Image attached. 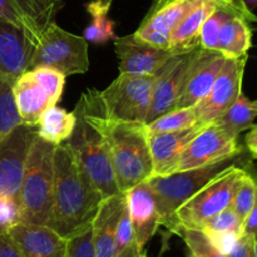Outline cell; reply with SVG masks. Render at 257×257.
<instances>
[{"label":"cell","mask_w":257,"mask_h":257,"mask_svg":"<svg viewBox=\"0 0 257 257\" xmlns=\"http://www.w3.org/2000/svg\"><path fill=\"white\" fill-rule=\"evenodd\" d=\"M75 108L107 142L120 192L125 193L152 176L150 136L145 123L125 122L108 117L97 89L83 93Z\"/></svg>","instance_id":"cell-1"},{"label":"cell","mask_w":257,"mask_h":257,"mask_svg":"<svg viewBox=\"0 0 257 257\" xmlns=\"http://www.w3.org/2000/svg\"><path fill=\"white\" fill-rule=\"evenodd\" d=\"M54 193L45 226L68 240L92 226L104 196L67 143L55 147Z\"/></svg>","instance_id":"cell-2"},{"label":"cell","mask_w":257,"mask_h":257,"mask_svg":"<svg viewBox=\"0 0 257 257\" xmlns=\"http://www.w3.org/2000/svg\"><path fill=\"white\" fill-rule=\"evenodd\" d=\"M57 146L35 135L25 163L18 200L22 222L45 226L54 193V152Z\"/></svg>","instance_id":"cell-3"},{"label":"cell","mask_w":257,"mask_h":257,"mask_svg":"<svg viewBox=\"0 0 257 257\" xmlns=\"http://www.w3.org/2000/svg\"><path fill=\"white\" fill-rule=\"evenodd\" d=\"M48 67L69 77L89 70L88 40L60 28L53 20L45 27L33 52L29 69Z\"/></svg>","instance_id":"cell-4"},{"label":"cell","mask_w":257,"mask_h":257,"mask_svg":"<svg viewBox=\"0 0 257 257\" xmlns=\"http://www.w3.org/2000/svg\"><path fill=\"white\" fill-rule=\"evenodd\" d=\"M227 163L228 161L207 167L178 171L172 175L148 178V186L155 196L160 215V225L165 226L170 232H172L176 227L175 215L178 208L218 172L227 167Z\"/></svg>","instance_id":"cell-5"},{"label":"cell","mask_w":257,"mask_h":257,"mask_svg":"<svg viewBox=\"0 0 257 257\" xmlns=\"http://www.w3.org/2000/svg\"><path fill=\"white\" fill-rule=\"evenodd\" d=\"M74 113L77 115L74 131L65 143L72 148L80 165L104 198L122 193L115 181L107 142L100 132L84 119L77 108Z\"/></svg>","instance_id":"cell-6"},{"label":"cell","mask_w":257,"mask_h":257,"mask_svg":"<svg viewBox=\"0 0 257 257\" xmlns=\"http://www.w3.org/2000/svg\"><path fill=\"white\" fill-rule=\"evenodd\" d=\"M245 172V170L236 166L223 168L178 208L175 215L176 226L201 230L206 221L230 207L238 182Z\"/></svg>","instance_id":"cell-7"},{"label":"cell","mask_w":257,"mask_h":257,"mask_svg":"<svg viewBox=\"0 0 257 257\" xmlns=\"http://www.w3.org/2000/svg\"><path fill=\"white\" fill-rule=\"evenodd\" d=\"M158 73L152 75L119 74L110 85L99 92L105 114L113 119L146 124Z\"/></svg>","instance_id":"cell-8"},{"label":"cell","mask_w":257,"mask_h":257,"mask_svg":"<svg viewBox=\"0 0 257 257\" xmlns=\"http://www.w3.org/2000/svg\"><path fill=\"white\" fill-rule=\"evenodd\" d=\"M201 52L202 48L198 47L185 54L175 55L163 65L153 85L147 123L165 113L176 109L178 99L185 89L191 72L200 58Z\"/></svg>","instance_id":"cell-9"},{"label":"cell","mask_w":257,"mask_h":257,"mask_svg":"<svg viewBox=\"0 0 257 257\" xmlns=\"http://www.w3.org/2000/svg\"><path fill=\"white\" fill-rule=\"evenodd\" d=\"M247 57L226 58L210 93L193 107L197 125L205 127L222 115L242 93V80Z\"/></svg>","instance_id":"cell-10"},{"label":"cell","mask_w":257,"mask_h":257,"mask_svg":"<svg viewBox=\"0 0 257 257\" xmlns=\"http://www.w3.org/2000/svg\"><path fill=\"white\" fill-rule=\"evenodd\" d=\"M241 152L237 138L231 137L217 125H205L192 138L181 156L178 171L202 168L207 166L227 162Z\"/></svg>","instance_id":"cell-11"},{"label":"cell","mask_w":257,"mask_h":257,"mask_svg":"<svg viewBox=\"0 0 257 257\" xmlns=\"http://www.w3.org/2000/svg\"><path fill=\"white\" fill-rule=\"evenodd\" d=\"M37 127L20 124L0 142V196L18 197Z\"/></svg>","instance_id":"cell-12"},{"label":"cell","mask_w":257,"mask_h":257,"mask_svg":"<svg viewBox=\"0 0 257 257\" xmlns=\"http://www.w3.org/2000/svg\"><path fill=\"white\" fill-rule=\"evenodd\" d=\"M115 54L119 58V74L152 75L160 72L172 57L171 50L160 49L141 43L133 35L114 39Z\"/></svg>","instance_id":"cell-13"},{"label":"cell","mask_w":257,"mask_h":257,"mask_svg":"<svg viewBox=\"0 0 257 257\" xmlns=\"http://www.w3.org/2000/svg\"><path fill=\"white\" fill-rule=\"evenodd\" d=\"M34 48L24 30L0 17V77L15 80L29 69Z\"/></svg>","instance_id":"cell-14"},{"label":"cell","mask_w":257,"mask_h":257,"mask_svg":"<svg viewBox=\"0 0 257 257\" xmlns=\"http://www.w3.org/2000/svg\"><path fill=\"white\" fill-rule=\"evenodd\" d=\"M202 128L200 125H195L176 132L150 135L148 143L152 158L151 177H161L177 172L183 151Z\"/></svg>","instance_id":"cell-15"},{"label":"cell","mask_w":257,"mask_h":257,"mask_svg":"<svg viewBox=\"0 0 257 257\" xmlns=\"http://www.w3.org/2000/svg\"><path fill=\"white\" fill-rule=\"evenodd\" d=\"M23 257H64L67 240L43 225L18 223L7 231Z\"/></svg>","instance_id":"cell-16"},{"label":"cell","mask_w":257,"mask_h":257,"mask_svg":"<svg viewBox=\"0 0 257 257\" xmlns=\"http://www.w3.org/2000/svg\"><path fill=\"white\" fill-rule=\"evenodd\" d=\"M125 197L136 240L138 247L143 251L145 246L156 235L161 226L155 196L146 180L127 191Z\"/></svg>","instance_id":"cell-17"},{"label":"cell","mask_w":257,"mask_h":257,"mask_svg":"<svg viewBox=\"0 0 257 257\" xmlns=\"http://www.w3.org/2000/svg\"><path fill=\"white\" fill-rule=\"evenodd\" d=\"M127 197L125 193L104 198L92 222L95 257H115V237Z\"/></svg>","instance_id":"cell-18"},{"label":"cell","mask_w":257,"mask_h":257,"mask_svg":"<svg viewBox=\"0 0 257 257\" xmlns=\"http://www.w3.org/2000/svg\"><path fill=\"white\" fill-rule=\"evenodd\" d=\"M226 58L215 50L203 49L188 77L176 108L195 107L210 93Z\"/></svg>","instance_id":"cell-19"},{"label":"cell","mask_w":257,"mask_h":257,"mask_svg":"<svg viewBox=\"0 0 257 257\" xmlns=\"http://www.w3.org/2000/svg\"><path fill=\"white\" fill-rule=\"evenodd\" d=\"M13 97L23 124L37 127L40 115L53 107L47 90L38 83L30 69L25 70L13 83Z\"/></svg>","instance_id":"cell-20"},{"label":"cell","mask_w":257,"mask_h":257,"mask_svg":"<svg viewBox=\"0 0 257 257\" xmlns=\"http://www.w3.org/2000/svg\"><path fill=\"white\" fill-rule=\"evenodd\" d=\"M222 0H201L172 30L170 48L173 54H185L200 47V32L205 20Z\"/></svg>","instance_id":"cell-21"},{"label":"cell","mask_w":257,"mask_h":257,"mask_svg":"<svg viewBox=\"0 0 257 257\" xmlns=\"http://www.w3.org/2000/svg\"><path fill=\"white\" fill-rule=\"evenodd\" d=\"M0 17L24 30L35 45L43 30L54 18L25 0H0Z\"/></svg>","instance_id":"cell-22"},{"label":"cell","mask_w":257,"mask_h":257,"mask_svg":"<svg viewBox=\"0 0 257 257\" xmlns=\"http://www.w3.org/2000/svg\"><path fill=\"white\" fill-rule=\"evenodd\" d=\"M201 0H156L141 27L168 35L180 24L183 18L200 3Z\"/></svg>","instance_id":"cell-23"},{"label":"cell","mask_w":257,"mask_h":257,"mask_svg":"<svg viewBox=\"0 0 257 257\" xmlns=\"http://www.w3.org/2000/svg\"><path fill=\"white\" fill-rule=\"evenodd\" d=\"M242 15H233L221 27L217 39V52L225 58L238 59L247 57L252 45V30Z\"/></svg>","instance_id":"cell-24"},{"label":"cell","mask_w":257,"mask_h":257,"mask_svg":"<svg viewBox=\"0 0 257 257\" xmlns=\"http://www.w3.org/2000/svg\"><path fill=\"white\" fill-rule=\"evenodd\" d=\"M77 115L58 105L48 108L37 123V135L47 142L59 146L67 142L74 131Z\"/></svg>","instance_id":"cell-25"},{"label":"cell","mask_w":257,"mask_h":257,"mask_svg":"<svg viewBox=\"0 0 257 257\" xmlns=\"http://www.w3.org/2000/svg\"><path fill=\"white\" fill-rule=\"evenodd\" d=\"M256 117L257 107L255 102H251L243 93H241L235 103L212 123L231 137L238 138L243 131L252 127Z\"/></svg>","instance_id":"cell-26"},{"label":"cell","mask_w":257,"mask_h":257,"mask_svg":"<svg viewBox=\"0 0 257 257\" xmlns=\"http://www.w3.org/2000/svg\"><path fill=\"white\" fill-rule=\"evenodd\" d=\"M87 12L92 15L93 20L84 30V38L88 42L95 43V44H103L109 40H114V22L109 19L108 8L102 7L95 0L88 3L85 5Z\"/></svg>","instance_id":"cell-27"},{"label":"cell","mask_w":257,"mask_h":257,"mask_svg":"<svg viewBox=\"0 0 257 257\" xmlns=\"http://www.w3.org/2000/svg\"><path fill=\"white\" fill-rule=\"evenodd\" d=\"M197 125L196 113L193 107L190 108H176L171 112L160 115L156 119L151 120L146 124L148 136L157 135V133L176 132L186 128H191Z\"/></svg>","instance_id":"cell-28"},{"label":"cell","mask_w":257,"mask_h":257,"mask_svg":"<svg viewBox=\"0 0 257 257\" xmlns=\"http://www.w3.org/2000/svg\"><path fill=\"white\" fill-rule=\"evenodd\" d=\"M13 83L14 80L0 77V142L23 124L13 97Z\"/></svg>","instance_id":"cell-29"},{"label":"cell","mask_w":257,"mask_h":257,"mask_svg":"<svg viewBox=\"0 0 257 257\" xmlns=\"http://www.w3.org/2000/svg\"><path fill=\"white\" fill-rule=\"evenodd\" d=\"M256 190L257 180H255L250 173H243L235 191L232 202H231V208L235 211L236 215L241 218L243 223L255 205Z\"/></svg>","instance_id":"cell-30"},{"label":"cell","mask_w":257,"mask_h":257,"mask_svg":"<svg viewBox=\"0 0 257 257\" xmlns=\"http://www.w3.org/2000/svg\"><path fill=\"white\" fill-rule=\"evenodd\" d=\"M172 233L178 235L185 241L190 252L195 257H227L213 247L202 230H195V228H187L177 225Z\"/></svg>","instance_id":"cell-31"},{"label":"cell","mask_w":257,"mask_h":257,"mask_svg":"<svg viewBox=\"0 0 257 257\" xmlns=\"http://www.w3.org/2000/svg\"><path fill=\"white\" fill-rule=\"evenodd\" d=\"M143 255V251L138 247L128 208L125 206L115 237V257H142Z\"/></svg>","instance_id":"cell-32"},{"label":"cell","mask_w":257,"mask_h":257,"mask_svg":"<svg viewBox=\"0 0 257 257\" xmlns=\"http://www.w3.org/2000/svg\"><path fill=\"white\" fill-rule=\"evenodd\" d=\"M30 70L33 72V75L38 80V83L47 90L53 104L57 105L62 98L67 77L59 70L48 67H38Z\"/></svg>","instance_id":"cell-33"},{"label":"cell","mask_w":257,"mask_h":257,"mask_svg":"<svg viewBox=\"0 0 257 257\" xmlns=\"http://www.w3.org/2000/svg\"><path fill=\"white\" fill-rule=\"evenodd\" d=\"M201 230L205 232H233L242 235L243 222L230 206L206 221Z\"/></svg>","instance_id":"cell-34"},{"label":"cell","mask_w":257,"mask_h":257,"mask_svg":"<svg viewBox=\"0 0 257 257\" xmlns=\"http://www.w3.org/2000/svg\"><path fill=\"white\" fill-rule=\"evenodd\" d=\"M64 257H95L92 226L68 238Z\"/></svg>","instance_id":"cell-35"},{"label":"cell","mask_w":257,"mask_h":257,"mask_svg":"<svg viewBox=\"0 0 257 257\" xmlns=\"http://www.w3.org/2000/svg\"><path fill=\"white\" fill-rule=\"evenodd\" d=\"M22 222V208L18 197L0 196V232H7Z\"/></svg>","instance_id":"cell-36"},{"label":"cell","mask_w":257,"mask_h":257,"mask_svg":"<svg viewBox=\"0 0 257 257\" xmlns=\"http://www.w3.org/2000/svg\"><path fill=\"white\" fill-rule=\"evenodd\" d=\"M132 35L138 42L145 43V44L151 45V47L160 48V49L170 50L168 49L170 48V37L162 34V33L156 32V30L150 29V28L141 27L140 25L138 29Z\"/></svg>","instance_id":"cell-37"},{"label":"cell","mask_w":257,"mask_h":257,"mask_svg":"<svg viewBox=\"0 0 257 257\" xmlns=\"http://www.w3.org/2000/svg\"><path fill=\"white\" fill-rule=\"evenodd\" d=\"M205 232V231H203ZM213 247L222 255L228 256L237 243L241 235L233 232H205Z\"/></svg>","instance_id":"cell-38"},{"label":"cell","mask_w":257,"mask_h":257,"mask_svg":"<svg viewBox=\"0 0 257 257\" xmlns=\"http://www.w3.org/2000/svg\"><path fill=\"white\" fill-rule=\"evenodd\" d=\"M227 257H255V240L252 236L242 233Z\"/></svg>","instance_id":"cell-39"},{"label":"cell","mask_w":257,"mask_h":257,"mask_svg":"<svg viewBox=\"0 0 257 257\" xmlns=\"http://www.w3.org/2000/svg\"><path fill=\"white\" fill-rule=\"evenodd\" d=\"M0 257H23L8 232L0 233Z\"/></svg>","instance_id":"cell-40"},{"label":"cell","mask_w":257,"mask_h":257,"mask_svg":"<svg viewBox=\"0 0 257 257\" xmlns=\"http://www.w3.org/2000/svg\"><path fill=\"white\" fill-rule=\"evenodd\" d=\"M25 2L35 5L40 10L45 12L47 14L52 15V17H54L62 9L63 5H64V3L62 0H25Z\"/></svg>","instance_id":"cell-41"},{"label":"cell","mask_w":257,"mask_h":257,"mask_svg":"<svg viewBox=\"0 0 257 257\" xmlns=\"http://www.w3.org/2000/svg\"><path fill=\"white\" fill-rule=\"evenodd\" d=\"M243 233L252 236L253 240L257 241V190H256V200L250 215L246 218L243 223Z\"/></svg>","instance_id":"cell-42"},{"label":"cell","mask_w":257,"mask_h":257,"mask_svg":"<svg viewBox=\"0 0 257 257\" xmlns=\"http://www.w3.org/2000/svg\"><path fill=\"white\" fill-rule=\"evenodd\" d=\"M245 142L251 155L257 160V125H252L250 128V132L246 136Z\"/></svg>","instance_id":"cell-43"},{"label":"cell","mask_w":257,"mask_h":257,"mask_svg":"<svg viewBox=\"0 0 257 257\" xmlns=\"http://www.w3.org/2000/svg\"><path fill=\"white\" fill-rule=\"evenodd\" d=\"M95 2H97L99 5H102V7L110 9V5H112L113 0H95Z\"/></svg>","instance_id":"cell-44"},{"label":"cell","mask_w":257,"mask_h":257,"mask_svg":"<svg viewBox=\"0 0 257 257\" xmlns=\"http://www.w3.org/2000/svg\"><path fill=\"white\" fill-rule=\"evenodd\" d=\"M243 2H245V4L247 5L248 9H251V10H252L253 8L257 7V0H243Z\"/></svg>","instance_id":"cell-45"},{"label":"cell","mask_w":257,"mask_h":257,"mask_svg":"<svg viewBox=\"0 0 257 257\" xmlns=\"http://www.w3.org/2000/svg\"><path fill=\"white\" fill-rule=\"evenodd\" d=\"M255 257H257V241H255Z\"/></svg>","instance_id":"cell-46"},{"label":"cell","mask_w":257,"mask_h":257,"mask_svg":"<svg viewBox=\"0 0 257 257\" xmlns=\"http://www.w3.org/2000/svg\"><path fill=\"white\" fill-rule=\"evenodd\" d=\"M187 257H195V256H193V255H192V253H191V252H190V253H188V256H187Z\"/></svg>","instance_id":"cell-47"},{"label":"cell","mask_w":257,"mask_h":257,"mask_svg":"<svg viewBox=\"0 0 257 257\" xmlns=\"http://www.w3.org/2000/svg\"><path fill=\"white\" fill-rule=\"evenodd\" d=\"M255 104H256V107H257V100H255Z\"/></svg>","instance_id":"cell-48"},{"label":"cell","mask_w":257,"mask_h":257,"mask_svg":"<svg viewBox=\"0 0 257 257\" xmlns=\"http://www.w3.org/2000/svg\"><path fill=\"white\" fill-rule=\"evenodd\" d=\"M142 257H147V256H146V255H143V256H142Z\"/></svg>","instance_id":"cell-49"},{"label":"cell","mask_w":257,"mask_h":257,"mask_svg":"<svg viewBox=\"0 0 257 257\" xmlns=\"http://www.w3.org/2000/svg\"><path fill=\"white\" fill-rule=\"evenodd\" d=\"M155 2H156V0H155Z\"/></svg>","instance_id":"cell-50"},{"label":"cell","mask_w":257,"mask_h":257,"mask_svg":"<svg viewBox=\"0 0 257 257\" xmlns=\"http://www.w3.org/2000/svg\"><path fill=\"white\" fill-rule=\"evenodd\" d=\"M0 233H2V232H0Z\"/></svg>","instance_id":"cell-51"}]
</instances>
